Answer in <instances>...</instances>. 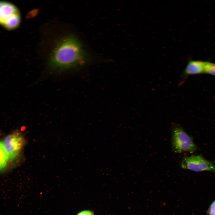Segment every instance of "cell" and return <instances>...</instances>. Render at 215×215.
I'll return each instance as SVG.
<instances>
[{
  "instance_id": "6",
  "label": "cell",
  "mask_w": 215,
  "mask_h": 215,
  "mask_svg": "<svg viewBox=\"0 0 215 215\" xmlns=\"http://www.w3.org/2000/svg\"><path fill=\"white\" fill-rule=\"evenodd\" d=\"M204 62L189 60L181 74L179 85L183 84L189 76L204 73Z\"/></svg>"
},
{
  "instance_id": "3",
  "label": "cell",
  "mask_w": 215,
  "mask_h": 215,
  "mask_svg": "<svg viewBox=\"0 0 215 215\" xmlns=\"http://www.w3.org/2000/svg\"><path fill=\"white\" fill-rule=\"evenodd\" d=\"M21 22V14L18 7L11 3L0 1V26L12 30L17 29Z\"/></svg>"
},
{
  "instance_id": "8",
  "label": "cell",
  "mask_w": 215,
  "mask_h": 215,
  "mask_svg": "<svg viewBox=\"0 0 215 215\" xmlns=\"http://www.w3.org/2000/svg\"><path fill=\"white\" fill-rule=\"evenodd\" d=\"M205 73L215 76V64L205 62Z\"/></svg>"
},
{
  "instance_id": "4",
  "label": "cell",
  "mask_w": 215,
  "mask_h": 215,
  "mask_svg": "<svg viewBox=\"0 0 215 215\" xmlns=\"http://www.w3.org/2000/svg\"><path fill=\"white\" fill-rule=\"evenodd\" d=\"M1 142L8 161L19 158L26 143L23 134L19 131H14L8 135Z\"/></svg>"
},
{
  "instance_id": "1",
  "label": "cell",
  "mask_w": 215,
  "mask_h": 215,
  "mask_svg": "<svg viewBox=\"0 0 215 215\" xmlns=\"http://www.w3.org/2000/svg\"><path fill=\"white\" fill-rule=\"evenodd\" d=\"M90 57L77 37L68 35L56 43L49 58L48 67L53 72L63 71L87 64Z\"/></svg>"
},
{
  "instance_id": "5",
  "label": "cell",
  "mask_w": 215,
  "mask_h": 215,
  "mask_svg": "<svg viewBox=\"0 0 215 215\" xmlns=\"http://www.w3.org/2000/svg\"><path fill=\"white\" fill-rule=\"evenodd\" d=\"M181 167L194 172L209 171L215 173V162L208 160L201 154L185 156L181 160Z\"/></svg>"
},
{
  "instance_id": "7",
  "label": "cell",
  "mask_w": 215,
  "mask_h": 215,
  "mask_svg": "<svg viewBox=\"0 0 215 215\" xmlns=\"http://www.w3.org/2000/svg\"><path fill=\"white\" fill-rule=\"evenodd\" d=\"M9 161L1 141L0 142V172L4 170Z\"/></svg>"
},
{
  "instance_id": "10",
  "label": "cell",
  "mask_w": 215,
  "mask_h": 215,
  "mask_svg": "<svg viewBox=\"0 0 215 215\" xmlns=\"http://www.w3.org/2000/svg\"><path fill=\"white\" fill-rule=\"evenodd\" d=\"M77 215H94V214L92 211L86 210L80 212Z\"/></svg>"
},
{
  "instance_id": "9",
  "label": "cell",
  "mask_w": 215,
  "mask_h": 215,
  "mask_svg": "<svg viewBox=\"0 0 215 215\" xmlns=\"http://www.w3.org/2000/svg\"><path fill=\"white\" fill-rule=\"evenodd\" d=\"M206 213L207 215H215V200L211 204Z\"/></svg>"
},
{
  "instance_id": "2",
  "label": "cell",
  "mask_w": 215,
  "mask_h": 215,
  "mask_svg": "<svg viewBox=\"0 0 215 215\" xmlns=\"http://www.w3.org/2000/svg\"><path fill=\"white\" fill-rule=\"evenodd\" d=\"M171 146L173 152L176 153L184 152L193 153L198 148L192 138L185 130L180 124L172 123L171 125Z\"/></svg>"
}]
</instances>
